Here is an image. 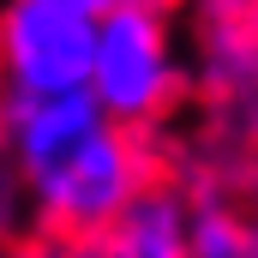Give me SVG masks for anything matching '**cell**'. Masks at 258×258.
<instances>
[{
	"label": "cell",
	"instance_id": "6da1fadb",
	"mask_svg": "<svg viewBox=\"0 0 258 258\" xmlns=\"http://www.w3.org/2000/svg\"><path fill=\"white\" fill-rule=\"evenodd\" d=\"M186 54H180V30H174V6L156 0H120L102 12V36H96V66H90V96L102 102L108 120L132 132H156L174 120V108L186 102Z\"/></svg>",
	"mask_w": 258,
	"mask_h": 258
},
{
	"label": "cell",
	"instance_id": "7a4b0ae2",
	"mask_svg": "<svg viewBox=\"0 0 258 258\" xmlns=\"http://www.w3.org/2000/svg\"><path fill=\"white\" fill-rule=\"evenodd\" d=\"M156 174H162L156 138L120 126V120H102L54 174H42L36 186H24L18 198L30 204V234L102 240Z\"/></svg>",
	"mask_w": 258,
	"mask_h": 258
},
{
	"label": "cell",
	"instance_id": "3957f363",
	"mask_svg": "<svg viewBox=\"0 0 258 258\" xmlns=\"http://www.w3.org/2000/svg\"><path fill=\"white\" fill-rule=\"evenodd\" d=\"M96 36H102L96 0H6V12H0L6 90H24V96L90 90Z\"/></svg>",
	"mask_w": 258,
	"mask_h": 258
},
{
	"label": "cell",
	"instance_id": "277c9868",
	"mask_svg": "<svg viewBox=\"0 0 258 258\" xmlns=\"http://www.w3.org/2000/svg\"><path fill=\"white\" fill-rule=\"evenodd\" d=\"M108 258H192V198L174 180H150L126 204V216L102 234Z\"/></svg>",
	"mask_w": 258,
	"mask_h": 258
},
{
	"label": "cell",
	"instance_id": "5b68a950",
	"mask_svg": "<svg viewBox=\"0 0 258 258\" xmlns=\"http://www.w3.org/2000/svg\"><path fill=\"white\" fill-rule=\"evenodd\" d=\"M192 258H258V222L240 216L228 198L192 204Z\"/></svg>",
	"mask_w": 258,
	"mask_h": 258
},
{
	"label": "cell",
	"instance_id": "8992f818",
	"mask_svg": "<svg viewBox=\"0 0 258 258\" xmlns=\"http://www.w3.org/2000/svg\"><path fill=\"white\" fill-rule=\"evenodd\" d=\"M96 6H102V12H108V6H120V0H96Z\"/></svg>",
	"mask_w": 258,
	"mask_h": 258
}]
</instances>
